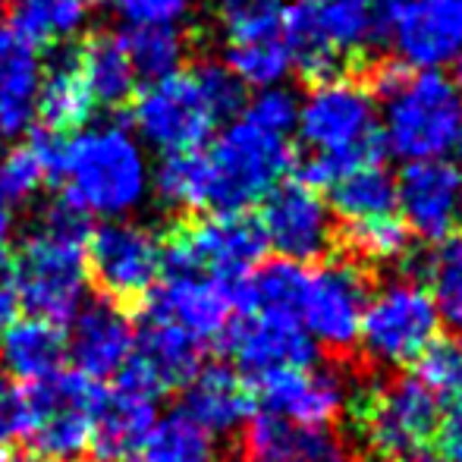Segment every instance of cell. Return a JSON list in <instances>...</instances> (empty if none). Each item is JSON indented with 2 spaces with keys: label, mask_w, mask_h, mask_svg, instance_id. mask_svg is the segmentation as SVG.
<instances>
[{
  "label": "cell",
  "mask_w": 462,
  "mask_h": 462,
  "mask_svg": "<svg viewBox=\"0 0 462 462\" xmlns=\"http://www.w3.org/2000/svg\"><path fill=\"white\" fill-rule=\"evenodd\" d=\"M245 86L226 63L201 60L158 82H145L129 101V120L139 139L161 154L205 148L224 123L236 120Z\"/></svg>",
  "instance_id": "cell-1"
},
{
  "label": "cell",
  "mask_w": 462,
  "mask_h": 462,
  "mask_svg": "<svg viewBox=\"0 0 462 462\" xmlns=\"http://www.w3.org/2000/svg\"><path fill=\"white\" fill-rule=\"evenodd\" d=\"M305 158L296 180L311 189L330 186L337 177L368 161H381L377 97L353 76L311 82L299 101L296 133Z\"/></svg>",
  "instance_id": "cell-2"
},
{
  "label": "cell",
  "mask_w": 462,
  "mask_h": 462,
  "mask_svg": "<svg viewBox=\"0 0 462 462\" xmlns=\"http://www.w3.org/2000/svg\"><path fill=\"white\" fill-rule=\"evenodd\" d=\"M51 183L60 186V199L86 217L120 220L145 201L152 171L126 126L101 123L60 142Z\"/></svg>",
  "instance_id": "cell-3"
},
{
  "label": "cell",
  "mask_w": 462,
  "mask_h": 462,
  "mask_svg": "<svg viewBox=\"0 0 462 462\" xmlns=\"http://www.w3.org/2000/svg\"><path fill=\"white\" fill-rule=\"evenodd\" d=\"M88 236L92 217L57 199L44 208L35 230L19 243L13 255L23 309L35 318L63 324L86 305L88 296Z\"/></svg>",
  "instance_id": "cell-4"
},
{
  "label": "cell",
  "mask_w": 462,
  "mask_h": 462,
  "mask_svg": "<svg viewBox=\"0 0 462 462\" xmlns=\"http://www.w3.org/2000/svg\"><path fill=\"white\" fill-rule=\"evenodd\" d=\"M381 145L402 164L447 161L462 133V95L447 73L387 67L377 73Z\"/></svg>",
  "instance_id": "cell-5"
},
{
  "label": "cell",
  "mask_w": 462,
  "mask_h": 462,
  "mask_svg": "<svg viewBox=\"0 0 462 462\" xmlns=\"http://www.w3.org/2000/svg\"><path fill=\"white\" fill-rule=\"evenodd\" d=\"M406 0H318L296 4L283 16V42L292 63L311 79L346 76L390 38Z\"/></svg>",
  "instance_id": "cell-6"
},
{
  "label": "cell",
  "mask_w": 462,
  "mask_h": 462,
  "mask_svg": "<svg viewBox=\"0 0 462 462\" xmlns=\"http://www.w3.org/2000/svg\"><path fill=\"white\" fill-rule=\"evenodd\" d=\"M205 158V211L249 214L292 171L290 139L255 126L245 116L230 120L201 148Z\"/></svg>",
  "instance_id": "cell-7"
},
{
  "label": "cell",
  "mask_w": 462,
  "mask_h": 462,
  "mask_svg": "<svg viewBox=\"0 0 462 462\" xmlns=\"http://www.w3.org/2000/svg\"><path fill=\"white\" fill-rule=\"evenodd\" d=\"M440 315L431 292L415 277H390L368 292L359 324V349L374 368H406L438 340Z\"/></svg>",
  "instance_id": "cell-8"
},
{
  "label": "cell",
  "mask_w": 462,
  "mask_h": 462,
  "mask_svg": "<svg viewBox=\"0 0 462 462\" xmlns=\"http://www.w3.org/2000/svg\"><path fill=\"white\" fill-rule=\"evenodd\" d=\"M264 236L249 214L186 217L164 236V271H183L239 286L262 264Z\"/></svg>",
  "instance_id": "cell-9"
},
{
  "label": "cell",
  "mask_w": 462,
  "mask_h": 462,
  "mask_svg": "<svg viewBox=\"0 0 462 462\" xmlns=\"http://www.w3.org/2000/svg\"><path fill=\"white\" fill-rule=\"evenodd\" d=\"M440 425V402L419 377L402 374L377 383L359 406L362 440L377 459L425 453Z\"/></svg>",
  "instance_id": "cell-10"
},
{
  "label": "cell",
  "mask_w": 462,
  "mask_h": 462,
  "mask_svg": "<svg viewBox=\"0 0 462 462\" xmlns=\"http://www.w3.org/2000/svg\"><path fill=\"white\" fill-rule=\"evenodd\" d=\"M88 283L116 305L145 302L164 277V236L133 220H104L88 236Z\"/></svg>",
  "instance_id": "cell-11"
},
{
  "label": "cell",
  "mask_w": 462,
  "mask_h": 462,
  "mask_svg": "<svg viewBox=\"0 0 462 462\" xmlns=\"http://www.w3.org/2000/svg\"><path fill=\"white\" fill-rule=\"evenodd\" d=\"M368 292L371 283L359 262L349 258L318 262L315 268H305L296 321L315 340V346L343 353L359 340Z\"/></svg>",
  "instance_id": "cell-12"
},
{
  "label": "cell",
  "mask_w": 462,
  "mask_h": 462,
  "mask_svg": "<svg viewBox=\"0 0 462 462\" xmlns=\"http://www.w3.org/2000/svg\"><path fill=\"white\" fill-rule=\"evenodd\" d=\"M29 440L35 453L60 459H79L88 453L95 409L101 387L79 371H57L42 383H32Z\"/></svg>",
  "instance_id": "cell-13"
},
{
  "label": "cell",
  "mask_w": 462,
  "mask_h": 462,
  "mask_svg": "<svg viewBox=\"0 0 462 462\" xmlns=\"http://www.w3.org/2000/svg\"><path fill=\"white\" fill-rule=\"evenodd\" d=\"M255 220L262 226L264 245L283 262H321L334 245L337 224L328 199L299 180H283L262 201V214Z\"/></svg>",
  "instance_id": "cell-14"
},
{
  "label": "cell",
  "mask_w": 462,
  "mask_h": 462,
  "mask_svg": "<svg viewBox=\"0 0 462 462\" xmlns=\"http://www.w3.org/2000/svg\"><path fill=\"white\" fill-rule=\"evenodd\" d=\"M258 402L264 415L305 428H330L353 402V383L334 365L290 368L258 377Z\"/></svg>",
  "instance_id": "cell-15"
},
{
  "label": "cell",
  "mask_w": 462,
  "mask_h": 462,
  "mask_svg": "<svg viewBox=\"0 0 462 462\" xmlns=\"http://www.w3.org/2000/svg\"><path fill=\"white\" fill-rule=\"evenodd\" d=\"M236 311V286L220 280L183 274V271H164L161 283L148 296L145 315L161 318L171 328L183 330L199 346L214 343L226 334Z\"/></svg>",
  "instance_id": "cell-16"
},
{
  "label": "cell",
  "mask_w": 462,
  "mask_h": 462,
  "mask_svg": "<svg viewBox=\"0 0 462 462\" xmlns=\"http://www.w3.org/2000/svg\"><path fill=\"white\" fill-rule=\"evenodd\" d=\"M387 42L402 69L444 73L462 57V0H406Z\"/></svg>",
  "instance_id": "cell-17"
},
{
  "label": "cell",
  "mask_w": 462,
  "mask_h": 462,
  "mask_svg": "<svg viewBox=\"0 0 462 462\" xmlns=\"http://www.w3.org/2000/svg\"><path fill=\"white\" fill-rule=\"evenodd\" d=\"M462 173L450 161H415L396 177V211L409 236L440 245L459 224Z\"/></svg>",
  "instance_id": "cell-18"
},
{
  "label": "cell",
  "mask_w": 462,
  "mask_h": 462,
  "mask_svg": "<svg viewBox=\"0 0 462 462\" xmlns=\"http://www.w3.org/2000/svg\"><path fill=\"white\" fill-rule=\"evenodd\" d=\"M226 349L236 362L239 374L268 377L277 371L309 368L318 362V346L296 318L258 315L245 311V318L233 321L224 334Z\"/></svg>",
  "instance_id": "cell-19"
},
{
  "label": "cell",
  "mask_w": 462,
  "mask_h": 462,
  "mask_svg": "<svg viewBox=\"0 0 462 462\" xmlns=\"http://www.w3.org/2000/svg\"><path fill=\"white\" fill-rule=\"evenodd\" d=\"M135 349V321L110 299L86 302L67 330V359L88 381H116Z\"/></svg>",
  "instance_id": "cell-20"
},
{
  "label": "cell",
  "mask_w": 462,
  "mask_h": 462,
  "mask_svg": "<svg viewBox=\"0 0 462 462\" xmlns=\"http://www.w3.org/2000/svg\"><path fill=\"white\" fill-rule=\"evenodd\" d=\"M201 368V346L186 337L183 330L171 328L161 318L145 315L142 324H135V349L129 365L116 381L135 383L139 390L152 396L171 393L192 381V374Z\"/></svg>",
  "instance_id": "cell-21"
},
{
  "label": "cell",
  "mask_w": 462,
  "mask_h": 462,
  "mask_svg": "<svg viewBox=\"0 0 462 462\" xmlns=\"http://www.w3.org/2000/svg\"><path fill=\"white\" fill-rule=\"evenodd\" d=\"M158 396L145 393L135 383L114 381L110 390H101L95 409L88 453L95 462H133L148 428L158 419Z\"/></svg>",
  "instance_id": "cell-22"
},
{
  "label": "cell",
  "mask_w": 462,
  "mask_h": 462,
  "mask_svg": "<svg viewBox=\"0 0 462 462\" xmlns=\"http://www.w3.org/2000/svg\"><path fill=\"white\" fill-rule=\"evenodd\" d=\"M245 462H359L353 447L330 428H305L258 415L245 428Z\"/></svg>",
  "instance_id": "cell-23"
},
{
  "label": "cell",
  "mask_w": 462,
  "mask_h": 462,
  "mask_svg": "<svg viewBox=\"0 0 462 462\" xmlns=\"http://www.w3.org/2000/svg\"><path fill=\"white\" fill-rule=\"evenodd\" d=\"M95 114L97 107L92 92H88L86 76H82L76 44L57 48L54 60L42 73V88H38V101H35L38 126L67 139V135L86 129L95 120Z\"/></svg>",
  "instance_id": "cell-24"
},
{
  "label": "cell",
  "mask_w": 462,
  "mask_h": 462,
  "mask_svg": "<svg viewBox=\"0 0 462 462\" xmlns=\"http://www.w3.org/2000/svg\"><path fill=\"white\" fill-rule=\"evenodd\" d=\"M183 390V409L217 438L243 428L255 409L252 387L230 365H201Z\"/></svg>",
  "instance_id": "cell-25"
},
{
  "label": "cell",
  "mask_w": 462,
  "mask_h": 462,
  "mask_svg": "<svg viewBox=\"0 0 462 462\" xmlns=\"http://www.w3.org/2000/svg\"><path fill=\"white\" fill-rule=\"evenodd\" d=\"M67 330L48 318H13L0 334V371L19 383H42L63 371Z\"/></svg>",
  "instance_id": "cell-26"
},
{
  "label": "cell",
  "mask_w": 462,
  "mask_h": 462,
  "mask_svg": "<svg viewBox=\"0 0 462 462\" xmlns=\"http://www.w3.org/2000/svg\"><path fill=\"white\" fill-rule=\"evenodd\" d=\"M42 73L38 51L0 25V139H19L32 129Z\"/></svg>",
  "instance_id": "cell-27"
},
{
  "label": "cell",
  "mask_w": 462,
  "mask_h": 462,
  "mask_svg": "<svg viewBox=\"0 0 462 462\" xmlns=\"http://www.w3.org/2000/svg\"><path fill=\"white\" fill-rule=\"evenodd\" d=\"M76 57H79L82 76H86L97 110L129 107L133 95L139 92V79L120 42V32H97L92 38H79Z\"/></svg>",
  "instance_id": "cell-28"
},
{
  "label": "cell",
  "mask_w": 462,
  "mask_h": 462,
  "mask_svg": "<svg viewBox=\"0 0 462 462\" xmlns=\"http://www.w3.org/2000/svg\"><path fill=\"white\" fill-rule=\"evenodd\" d=\"M86 0H13L6 10V29L32 51H57L76 44L86 32Z\"/></svg>",
  "instance_id": "cell-29"
},
{
  "label": "cell",
  "mask_w": 462,
  "mask_h": 462,
  "mask_svg": "<svg viewBox=\"0 0 462 462\" xmlns=\"http://www.w3.org/2000/svg\"><path fill=\"white\" fill-rule=\"evenodd\" d=\"M63 135L48 129H29L23 142H13L0 154V201L6 208L32 201L44 186L54 180L57 154H60Z\"/></svg>",
  "instance_id": "cell-30"
},
{
  "label": "cell",
  "mask_w": 462,
  "mask_h": 462,
  "mask_svg": "<svg viewBox=\"0 0 462 462\" xmlns=\"http://www.w3.org/2000/svg\"><path fill=\"white\" fill-rule=\"evenodd\" d=\"M133 462H220V440L180 406L154 419Z\"/></svg>",
  "instance_id": "cell-31"
},
{
  "label": "cell",
  "mask_w": 462,
  "mask_h": 462,
  "mask_svg": "<svg viewBox=\"0 0 462 462\" xmlns=\"http://www.w3.org/2000/svg\"><path fill=\"white\" fill-rule=\"evenodd\" d=\"M328 205L346 224L396 214V177L383 171L381 161L359 164L330 183Z\"/></svg>",
  "instance_id": "cell-32"
},
{
  "label": "cell",
  "mask_w": 462,
  "mask_h": 462,
  "mask_svg": "<svg viewBox=\"0 0 462 462\" xmlns=\"http://www.w3.org/2000/svg\"><path fill=\"white\" fill-rule=\"evenodd\" d=\"M120 42L133 63V73L139 86L158 82L164 76L183 69L186 60V35L183 29L171 25H129L120 32Z\"/></svg>",
  "instance_id": "cell-33"
},
{
  "label": "cell",
  "mask_w": 462,
  "mask_h": 462,
  "mask_svg": "<svg viewBox=\"0 0 462 462\" xmlns=\"http://www.w3.org/2000/svg\"><path fill=\"white\" fill-rule=\"evenodd\" d=\"M224 63L245 88H255V92L258 88L283 86L292 76V69H296L290 44L283 42V32L271 38H258V42L226 44Z\"/></svg>",
  "instance_id": "cell-34"
},
{
  "label": "cell",
  "mask_w": 462,
  "mask_h": 462,
  "mask_svg": "<svg viewBox=\"0 0 462 462\" xmlns=\"http://www.w3.org/2000/svg\"><path fill=\"white\" fill-rule=\"evenodd\" d=\"M152 186L158 199L173 211H205V158H201V148L164 154L158 171L152 173Z\"/></svg>",
  "instance_id": "cell-35"
},
{
  "label": "cell",
  "mask_w": 462,
  "mask_h": 462,
  "mask_svg": "<svg viewBox=\"0 0 462 462\" xmlns=\"http://www.w3.org/2000/svg\"><path fill=\"white\" fill-rule=\"evenodd\" d=\"M283 0H214V23L226 44L258 42L283 32Z\"/></svg>",
  "instance_id": "cell-36"
},
{
  "label": "cell",
  "mask_w": 462,
  "mask_h": 462,
  "mask_svg": "<svg viewBox=\"0 0 462 462\" xmlns=\"http://www.w3.org/2000/svg\"><path fill=\"white\" fill-rule=\"evenodd\" d=\"M409 230L400 214H383L346 224V245L359 262L368 264H393L406 258L409 252Z\"/></svg>",
  "instance_id": "cell-37"
},
{
  "label": "cell",
  "mask_w": 462,
  "mask_h": 462,
  "mask_svg": "<svg viewBox=\"0 0 462 462\" xmlns=\"http://www.w3.org/2000/svg\"><path fill=\"white\" fill-rule=\"evenodd\" d=\"M428 292L438 305L440 324L462 337V239H447L428 262Z\"/></svg>",
  "instance_id": "cell-38"
},
{
  "label": "cell",
  "mask_w": 462,
  "mask_h": 462,
  "mask_svg": "<svg viewBox=\"0 0 462 462\" xmlns=\"http://www.w3.org/2000/svg\"><path fill=\"white\" fill-rule=\"evenodd\" d=\"M419 381L438 400H462V337H438L421 353Z\"/></svg>",
  "instance_id": "cell-39"
},
{
  "label": "cell",
  "mask_w": 462,
  "mask_h": 462,
  "mask_svg": "<svg viewBox=\"0 0 462 462\" xmlns=\"http://www.w3.org/2000/svg\"><path fill=\"white\" fill-rule=\"evenodd\" d=\"M239 116H245V120L255 123V126L268 129V133L290 139V135L296 133L299 97L292 95L290 88H283V86L258 88V92L243 104Z\"/></svg>",
  "instance_id": "cell-40"
},
{
  "label": "cell",
  "mask_w": 462,
  "mask_h": 462,
  "mask_svg": "<svg viewBox=\"0 0 462 462\" xmlns=\"http://www.w3.org/2000/svg\"><path fill=\"white\" fill-rule=\"evenodd\" d=\"M32 393L25 383L0 371V447L29 440Z\"/></svg>",
  "instance_id": "cell-41"
},
{
  "label": "cell",
  "mask_w": 462,
  "mask_h": 462,
  "mask_svg": "<svg viewBox=\"0 0 462 462\" xmlns=\"http://www.w3.org/2000/svg\"><path fill=\"white\" fill-rule=\"evenodd\" d=\"M129 25H171L180 29L199 0H116Z\"/></svg>",
  "instance_id": "cell-42"
},
{
  "label": "cell",
  "mask_w": 462,
  "mask_h": 462,
  "mask_svg": "<svg viewBox=\"0 0 462 462\" xmlns=\"http://www.w3.org/2000/svg\"><path fill=\"white\" fill-rule=\"evenodd\" d=\"M434 440H438L444 462H462V400H453L447 415H440Z\"/></svg>",
  "instance_id": "cell-43"
},
{
  "label": "cell",
  "mask_w": 462,
  "mask_h": 462,
  "mask_svg": "<svg viewBox=\"0 0 462 462\" xmlns=\"http://www.w3.org/2000/svg\"><path fill=\"white\" fill-rule=\"evenodd\" d=\"M19 309H23V299H19V286H16V274H13V258L6 264H0V330L19 318Z\"/></svg>",
  "instance_id": "cell-44"
},
{
  "label": "cell",
  "mask_w": 462,
  "mask_h": 462,
  "mask_svg": "<svg viewBox=\"0 0 462 462\" xmlns=\"http://www.w3.org/2000/svg\"><path fill=\"white\" fill-rule=\"evenodd\" d=\"M10 239H13V211L0 201V264H6L13 258Z\"/></svg>",
  "instance_id": "cell-45"
},
{
  "label": "cell",
  "mask_w": 462,
  "mask_h": 462,
  "mask_svg": "<svg viewBox=\"0 0 462 462\" xmlns=\"http://www.w3.org/2000/svg\"><path fill=\"white\" fill-rule=\"evenodd\" d=\"M6 462H79V459H60V457H44V453H23V457H13Z\"/></svg>",
  "instance_id": "cell-46"
},
{
  "label": "cell",
  "mask_w": 462,
  "mask_h": 462,
  "mask_svg": "<svg viewBox=\"0 0 462 462\" xmlns=\"http://www.w3.org/2000/svg\"><path fill=\"white\" fill-rule=\"evenodd\" d=\"M393 462H444V459L428 457V453H415V457H402V459H393Z\"/></svg>",
  "instance_id": "cell-47"
},
{
  "label": "cell",
  "mask_w": 462,
  "mask_h": 462,
  "mask_svg": "<svg viewBox=\"0 0 462 462\" xmlns=\"http://www.w3.org/2000/svg\"><path fill=\"white\" fill-rule=\"evenodd\" d=\"M453 67H457V79H453V82H457V88H459V95H462V57H459L457 63H453Z\"/></svg>",
  "instance_id": "cell-48"
},
{
  "label": "cell",
  "mask_w": 462,
  "mask_h": 462,
  "mask_svg": "<svg viewBox=\"0 0 462 462\" xmlns=\"http://www.w3.org/2000/svg\"><path fill=\"white\" fill-rule=\"evenodd\" d=\"M86 4H114V0H86Z\"/></svg>",
  "instance_id": "cell-49"
},
{
  "label": "cell",
  "mask_w": 462,
  "mask_h": 462,
  "mask_svg": "<svg viewBox=\"0 0 462 462\" xmlns=\"http://www.w3.org/2000/svg\"><path fill=\"white\" fill-rule=\"evenodd\" d=\"M292 4H318V0H292Z\"/></svg>",
  "instance_id": "cell-50"
},
{
  "label": "cell",
  "mask_w": 462,
  "mask_h": 462,
  "mask_svg": "<svg viewBox=\"0 0 462 462\" xmlns=\"http://www.w3.org/2000/svg\"><path fill=\"white\" fill-rule=\"evenodd\" d=\"M457 152L462 154V133H459V142H457Z\"/></svg>",
  "instance_id": "cell-51"
},
{
  "label": "cell",
  "mask_w": 462,
  "mask_h": 462,
  "mask_svg": "<svg viewBox=\"0 0 462 462\" xmlns=\"http://www.w3.org/2000/svg\"><path fill=\"white\" fill-rule=\"evenodd\" d=\"M459 220H462V199H459Z\"/></svg>",
  "instance_id": "cell-52"
}]
</instances>
